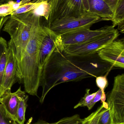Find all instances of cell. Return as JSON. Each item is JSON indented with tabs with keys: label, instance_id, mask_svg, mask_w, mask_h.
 Instances as JSON below:
<instances>
[{
	"label": "cell",
	"instance_id": "1",
	"mask_svg": "<svg viewBox=\"0 0 124 124\" xmlns=\"http://www.w3.org/2000/svg\"><path fill=\"white\" fill-rule=\"evenodd\" d=\"M112 67L100 59L97 53L83 57L66 56L62 52H54L41 70L40 103H43L49 92L60 84L103 76Z\"/></svg>",
	"mask_w": 124,
	"mask_h": 124
},
{
	"label": "cell",
	"instance_id": "2",
	"mask_svg": "<svg viewBox=\"0 0 124 124\" xmlns=\"http://www.w3.org/2000/svg\"><path fill=\"white\" fill-rule=\"evenodd\" d=\"M47 28L41 22L36 25L21 60L17 64V78L22 82L25 92L33 96H38L40 86L41 70L39 67V56Z\"/></svg>",
	"mask_w": 124,
	"mask_h": 124
},
{
	"label": "cell",
	"instance_id": "3",
	"mask_svg": "<svg viewBox=\"0 0 124 124\" xmlns=\"http://www.w3.org/2000/svg\"><path fill=\"white\" fill-rule=\"evenodd\" d=\"M41 17L33 10L9 15L4 24L3 31L11 37L8 48L12 52L17 64L21 60L34 27L41 22Z\"/></svg>",
	"mask_w": 124,
	"mask_h": 124
},
{
	"label": "cell",
	"instance_id": "4",
	"mask_svg": "<svg viewBox=\"0 0 124 124\" xmlns=\"http://www.w3.org/2000/svg\"><path fill=\"white\" fill-rule=\"evenodd\" d=\"M117 29L97 38L81 44L64 46L62 53L66 56L83 57L97 53L100 49L118 38Z\"/></svg>",
	"mask_w": 124,
	"mask_h": 124
},
{
	"label": "cell",
	"instance_id": "5",
	"mask_svg": "<svg viewBox=\"0 0 124 124\" xmlns=\"http://www.w3.org/2000/svg\"><path fill=\"white\" fill-rule=\"evenodd\" d=\"M102 21L103 19L87 13L78 17H65L55 20L48 24L47 27L58 35L86 28H90L94 24Z\"/></svg>",
	"mask_w": 124,
	"mask_h": 124
},
{
	"label": "cell",
	"instance_id": "6",
	"mask_svg": "<svg viewBox=\"0 0 124 124\" xmlns=\"http://www.w3.org/2000/svg\"><path fill=\"white\" fill-rule=\"evenodd\" d=\"M51 11L48 24L55 20L65 17H78L86 14L84 0H46Z\"/></svg>",
	"mask_w": 124,
	"mask_h": 124
},
{
	"label": "cell",
	"instance_id": "7",
	"mask_svg": "<svg viewBox=\"0 0 124 124\" xmlns=\"http://www.w3.org/2000/svg\"><path fill=\"white\" fill-rule=\"evenodd\" d=\"M113 124L124 123V74L114 77L113 86L107 98Z\"/></svg>",
	"mask_w": 124,
	"mask_h": 124
},
{
	"label": "cell",
	"instance_id": "8",
	"mask_svg": "<svg viewBox=\"0 0 124 124\" xmlns=\"http://www.w3.org/2000/svg\"><path fill=\"white\" fill-rule=\"evenodd\" d=\"M115 28L112 25L105 26L98 30H92L86 28L61 35L63 46L81 44L97 38Z\"/></svg>",
	"mask_w": 124,
	"mask_h": 124
},
{
	"label": "cell",
	"instance_id": "9",
	"mask_svg": "<svg viewBox=\"0 0 124 124\" xmlns=\"http://www.w3.org/2000/svg\"><path fill=\"white\" fill-rule=\"evenodd\" d=\"M100 59L114 67L124 68V39L114 40L97 52Z\"/></svg>",
	"mask_w": 124,
	"mask_h": 124
},
{
	"label": "cell",
	"instance_id": "10",
	"mask_svg": "<svg viewBox=\"0 0 124 124\" xmlns=\"http://www.w3.org/2000/svg\"><path fill=\"white\" fill-rule=\"evenodd\" d=\"M63 48L61 36L55 34L47 27L46 33L41 45L39 56V63L41 70L52 54L55 51L62 53Z\"/></svg>",
	"mask_w": 124,
	"mask_h": 124
},
{
	"label": "cell",
	"instance_id": "11",
	"mask_svg": "<svg viewBox=\"0 0 124 124\" xmlns=\"http://www.w3.org/2000/svg\"><path fill=\"white\" fill-rule=\"evenodd\" d=\"M17 61L11 51L8 48L6 65L1 85L2 96L6 93L11 92V88L17 78Z\"/></svg>",
	"mask_w": 124,
	"mask_h": 124
},
{
	"label": "cell",
	"instance_id": "12",
	"mask_svg": "<svg viewBox=\"0 0 124 124\" xmlns=\"http://www.w3.org/2000/svg\"><path fill=\"white\" fill-rule=\"evenodd\" d=\"M87 13L103 19L111 21L114 13L103 0H84Z\"/></svg>",
	"mask_w": 124,
	"mask_h": 124
},
{
	"label": "cell",
	"instance_id": "13",
	"mask_svg": "<svg viewBox=\"0 0 124 124\" xmlns=\"http://www.w3.org/2000/svg\"><path fill=\"white\" fill-rule=\"evenodd\" d=\"M25 94V92L22 91L20 87L15 92L6 93L0 99V103L2 104L7 114L15 121L19 102Z\"/></svg>",
	"mask_w": 124,
	"mask_h": 124
},
{
	"label": "cell",
	"instance_id": "14",
	"mask_svg": "<svg viewBox=\"0 0 124 124\" xmlns=\"http://www.w3.org/2000/svg\"><path fill=\"white\" fill-rule=\"evenodd\" d=\"M112 26L115 28L118 26L120 32H124V0H121L114 12V15L111 20Z\"/></svg>",
	"mask_w": 124,
	"mask_h": 124
},
{
	"label": "cell",
	"instance_id": "15",
	"mask_svg": "<svg viewBox=\"0 0 124 124\" xmlns=\"http://www.w3.org/2000/svg\"><path fill=\"white\" fill-rule=\"evenodd\" d=\"M91 115L85 118H81L78 114L72 116L65 117L60 120L57 122L49 123L42 120H39L36 122L32 124H88L90 120Z\"/></svg>",
	"mask_w": 124,
	"mask_h": 124
},
{
	"label": "cell",
	"instance_id": "16",
	"mask_svg": "<svg viewBox=\"0 0 124 124\" xmlns=\"http://www.w3.org/2000/svg\"><path fill=\"white\" fill-rule=\"evenodd\" d=\"M28 96L26 95L22 97L19 102L16 115L15 122L19 124H24L25 121V113L27 107Z\"/></svg>",
	"mask_w": 124,
	"mask_h": 124
},
{
	"label": "cell",
	"instance_id": "17",
	"mask_svg": "<svg viewBox=\"0 0 124 124\" xmlns=\"http://www.w3.org/2000/svg\"><path fill=\"white\" fill-rule=\"evenodd\" d=\"M90 89H86V94L84 97H83L79 102L74 107V108H76L79 107H87L89 110H91L94 107L92 104L93 100L96 95L97 92L90 94Z\"/></svg>",
	"mask_w": 124,
	"mask_h": 124
},
{
	"label": "cell",
	"instance_id": "18",
	"mask_svg": "<svg viewBox=\"0 0 124 124\" xmlns=\"http://www.w3.org/2000/svg\"><path fill=\"white\" fill-rule=\"evenodd\" d=\"M38 6L33 10L36 14L41 17H44L48 21L51 11L50 4L46 0L39 2Z\"/></svg>",
	"mask_w": 124,
	"mask_h": 124
},
{
	"label": "cell",
	"instance_id": "19",
	"mask_svg": "<svg viewBox=\"0 0 124 124\" xmlns=\"http://www.w3.org/2000/svg\"><path fill=\"white\" fill-rule=\"evenodd\" d=\"M109 72L106 73L104 76H99L96 77V83L98 87L101 90L102 92V95L101 100L102 103L105 102L106 99V95L105 93V89L107 88L108 83L107 79V76Z\"/></svg>",
	"mask_w": 124,
	"mask_h": 124
},
{
	"label": "cell",
	"instance_id": "20",
	"mask_svg": "<svg viewBox=\"0 0 124 124\" xmlns=\"http://www.w3.org/2000/svg\"><path fill=\"white\" fill-rule=\"evenodd\" d=\"M39 3H32L30 2L21 5L14 11L11 15H17L28 12L35 9L39 4Z\"/></svg>",
	"mask_w": 124,
	"mask_h": 124
},
{
	"label": "cell",
	"instance_id": "21",
	"mask_svg": "<svg viewBox=\"0 0 124 124\" xmlns=\"http://www.w3.org/2000/svg\"><path fill=\"white\" fill-rule=\"evenodd\" d=\"M8 48H6L0 57V85L1 86L4 74L6 65Z\"/></svg>",
	"mask_w": 124,
	"mask_h": 124
},
{
	"label": "cell",
	"instance_id": "22",
	"mask_svg": "<svg viewBox=\"0 0 124 124\" xmlns=\"http://www.w3.org/2000/svg\"><path fill=\"white\" fill-rule=\"evenodd\" d=\"M98 124H113L110 108H104L98 120Z\"/></svg>",
	"mask_w": 124,
	"mask_h": 124
},
{
	"label": "cell",
	"instance_id": "23",
	"mask_svg": "<svg viewBox=\"0 0 124 124\" xmlns=\"http://www.w3.org/2000/svg\"><path fill=\"white\" fill-rule=\"evenodd\" d=\"M14 121L7 114L2 104L0 103V124H13Z\"/></svg>",
	"mask_w": 124,
	"mask_h": 124
},
{
	"label": "cell",
	"instance_id": "24",
	"mask_svg": "<svg viewBox=\"0 0 124 124\" xmlns=\"http://www.w3.org/2000/svg\"><path fill=\"white\" fill-rule=\"evenodd\" d=\"M12 1L8 3L0 6V16H7L11 15L15 10L13 7Z\"/></svg>",
	"mask_w": 124,
	"mask_h": 124
},
{
	"label": "cell",
	"instance_id": "25",
	"mask_svg": "<svg viewBox=\"0 0 124 124\" xmlns=\"http://www.w3.org/2000/svg\"><path fill=\"white\" fill-rule=\"evenodd\" d=\"M104 108L102 105L97 109L96 111L90 114L91 117L88 124H98L99 118Z\"/></svg>",
	"mask_w": 124,
	"mask_h": 124
},
{
	"label": "cell",
	"instance_id": "26",
	"mask_svg": "<svg viewBox=\"0 0 124 124\" xmlns=\"http://www.w3.org/2000/svg\"><path fill=\"white\" fill-rule=\"evenodd\" d=\"M8 47V44L6 41L2 37H0V57L6 48ZM1 86L0 85V99L2 97Z\"/></svg>",
	"mask_w": 124,
	"mask_h": 124
},
{
	"label": "cell",
	"instance_id": "27",
	"mask_svg": "<svg viewBox=\"0 0 124 124\" xmlns=\"http://www.w3.org/2000/svg\"><path fill=\"white\" fill-rule=\"evenodd\" d=\"M110 7L114 13L118 3L121 0H103Z\"/></svg>",
	"mask_w": 124,
	"mask_h": 124
},
{
	"label": "cell",
	"instance_id": "28",
	"mask_svg": "<svg viewBox=\"0 0 124 124\" xmlns=\"http://www.w3.org/2000/svg\"><path fill=\"white\" fill-rule=\"evenodd\" d=\"M102 95V92L100 89H99L98 90L97 92L96 95L94 98V100H93V102H92V104L95 105V104L97 103V102H99L100 100L101 97Z\"/></svg>",
	"mask_w": 124,
	"mask_h": 124
},
{
	"label": "cell",
	"instance_id": "29",
	"mask_svg": "<svg viewBox=\"0 0 124 124\" xmlns=\"http://www.w3.org/2000/svg\"><path fill=\"white\" fill-rule=\"evenodd\" d=\"M9 16H0V31L3 26L4 24L5 23L7 20L8 19Z\"/></svg>",
	"mask_w": 124,
	"mask_h": 124
},
{
	"label": "cell",
	"instance_id": "30",
	"mask_svg": "<svg viewBox=\"0 0 124 124\" xmlns=\"http://www.w3.org/2000/svg\"><path fill=\"white\" fill-rule=\"evenodd\" d=\"M12 0H0V6L3 4L8 3Z\"/></svg>",
	"mask_w": 124,
	"mask_h": 124
},
{
	"label": "cell",
	"instance_id": "31",
	"mask_svg": "<svg viewBox=\"0 0 124 124\" xmlns=\"http://www.w3.org/2000/svg\"><path fill=\"white\" fill-rule=\"evenodd\" d=\"M31 1H32V0H21L19 3L20 6H21V5H23L25 4L29 3V2H31Z\"/></svg>",
	"mask_w": 124,
	"mask_h": 124
},
{
	"label": "cell",
	"instance_id": "32",
	"mask_svg": "<svg viewBox=\"0 0 124 124\" xmlns=\"http://www.w3.org/2000/svg\"><path fill=\"white\" fill-rule=\"evenodd\" d=\"M102 106L105 109H108V104L106 102H105L103 103Z\"/></svg>",
	"mask_w": 124,
	"mask_h": 124
},
{
	"label": "cell",
	"instance_id": "33",
	"mask_svg": "<svg viewBox=\"0 0 124 124\" xmlns=\"http://www.w3.org/2000/svg\"><path fill=\"white\" fill-rule=\"evenodd\" d=\"M44 0H32L31 2L32 3H38L39 2H41Z\"/></svg>",
	"mask_w": 124,
	"mask_h": 124
},
{
	"label": "cell",
	"instance_id": "34",
	"mask_svg": "<svg viewBox=\"0 0 124 124\" xmlns=\"http://www.w3.org/2000/svg\"><path fill=\"white\" fill-rule=\"evenodd\" d=\"M14 123H15V124H18V123H17V122L15 121L14 122Z\"/></svg>",
	"mask_w": 124,
	"mask_h": 124
},
{
	"label": "cell",
	"instance_id": "35",
	"mask_svg": "<svg viewBox=\"0 0 124 124\" xmlns=\"http://www.w3.org/2000/svg\"><path fill=\"white\" fill-rule=\"evenodd\" d=\"M124 124V123H123V124Z\"/></svg>",
	"mask_w": 124,
	"mask_h": 124
},
{
	"label": "cell",
	"instance_id": "36",
	"mask_svg": "<svg viewBox=\"0 0 124 124\" xmlns=\"http://www.w3.org/2000/svg\"><path fill=\"white\" fill-rule=\"evenodd\" d=\"M14 122H15V121H14ZM14 122V123H13V124H15Z\"/></svg>",
	"mask_w": 124,
	"mask_h": 124
}]
</instances>
